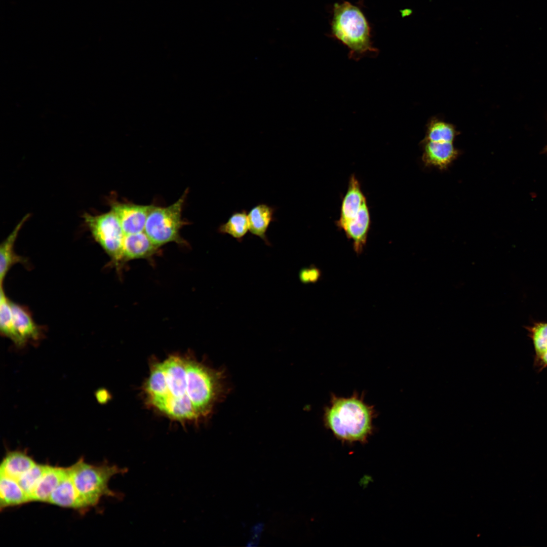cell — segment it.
<instances>
[{
    "label": "cell",
    "mask_w": 547,
    "mask_h": 547,
    "mask_svg": "<svg viewBox=\"0 0 547 547\" xmlns=\"http://www.w3.org/2000/svg\"><path fill=\"white\" fill-rule=\"evenodd\" d=\"M224 390L222 372L179 355L153 364L143 386L148 405L180 422L207 417Z\"/></svg>",
    "instance_id": "1"
},
{
    "label": "cell",
    "mask_w": 547,
    "mask_h": 547,
    "mask_svg": "<svg viewBox=\"0 0 547 547\" xmlns=\"http://www.w3.org/2000/svg\"><path fill=\"white\" fill-rule=\"evenodd\" d=\"M373 406L358 393L347 398L332 395L324 411L325 426L342 442L365 443L373 431Z\"/></svg>",
    "instance_id": "2"
},
{
    "label": "cell",
    "mask_w": 547,
    "mask_h": 547,
    "mask_svg": "<svg viewBox=\"0 0 547 547\" xmlns=\"http://www.w3.org/2000/svg\"><path fill=\"white\" fill-rule=\"evenodd\" d=\"M331 36L349 49V57L357 59L376 52L371 41V28L360 8L348 2L334 5Z\"/></svg>",
    "instance_id": "3"
},
{
    "label": "cell",
    "mask_w": 547,
    "mask_h": 547,
    "mask_svg": "<svg viewBox=\"0 0 547 547\" xmlns=\"http://www.w3.org/2000/svg\"><path fill=\"white\" fill-rule=\"evenodd\" d=\"M67 468L79 494L81 510L96 505L104 496L123 498L122 493L109 488L108 482L114 475L127 473V468L109 465L106 462L99 465H92L83 458Z\"/></svg>",
    "instance_id": "4"
},
{
    "label": "cell",
    "mask_w": 547,
    "mask_h": 547,
    "mask_svg": "<svg viewBox=\"0 0 547 547\" xmlns=\"http://www.w3.org/2000/svg\"><path fill=\"white\" fill-rule=\"evenodd\" d=\"M336 224L352 241L356 253H361L367 243L371 217L366 198L354 174L349 177Z\"/></svg>",
    "instance_id": "5"
},
{
    "label": "cell",
    "mask_w": 547,
    "mask_h": 547,
    "mask_svg": "<svg viewBox=\"0 0 547 547\" xmlns=\"http://www.w3.org/2000/svg\"><path fill=\"white\" fill-rule=\"evenodd\" d=\"M186 194L185 191L179 199L167 207L152 205L144 231L159 248L171 242L184 243L180 231L186 224L182 212Z\"/></svg>",
    "instance_id": "6"
},
{
    "label": "cell",
    "mask_w": 547,
    "mask_h": 547,
    "mask_svg": "<svg viewBox=\"0 0 547 547\" xmlns=\"http://www.w3.org/2000/svg\"><path fill=\"white\" fill-rule=\"evenodd\" d=\"M84 222L94 239L118 266L122 263L123 244L125 233L114 213L111 210L104 213L92 215L85 213Z\"/></svg>",
    "instance_id": "7"
},
{
    "label": "cell",
    "mask_w": 547,
    "mask_h": 547,
    "mask_svg": "<svg viewBox=\"0 0 547 547\" xmlns=\"http://www.w3.org/2000/svg\"><path fill=\"white\" fill-rule=\"evenodd\" d=\"M109 202L110 210L117 216L125 235L144 230L147 218L152 205L121 202L113 199Z\"/></svg>",
    "instance_id": "8"
},
{
    "label": "cell",
    "mask_w": 547,
    "mask_h": 547,
    "mask_svg": "<svg viewBox=\"0 0 547 547\" xmlns=\"http://www.w3.org/2000/svg\"><path fill=\"white\" fill-rule=\"evenodd\" d=\"M422 161L426 166L446 169L459 154L453 142L422 141Z\"/></svg>",
    "instance_id": "9"
},
{
    "label": "cell",
    "mask_w": 547,
    "mask_h": 547,
    "mask_svg": "<svg viewBox=\"0 0 547 547\" xmlns=\"http://www.w3.org/2000/svg\"><path fill=\"white\" fill-rule=\"evenodd\" d=\"M159 248L144 231L125 235L123 244L122 263L133 259L150 258Z\"/></svg>",
    "instance_id": "10"
},
{
    "label": "cell",
    "mask_w": 547,
    "mask_h": 547,
    "mask_svg": "<svg viewBox=\"0 0 547 547\" xmlns=\"http://www.w3.org/2000/svg\"><path fill=\"white\" fill-rule=\"evenodd\" d=\"M276 208L265 203H259L254 206L248 212L249 231L263 240L269 246L271 244L266 236V232L272 222L275 221L274 216Z\"/></svg>",
    "instance_id": "11"
},
{
    "label": "cell",
    "mask_w": 547,
    "mask_h": 547,
    "mask_svg": "<svg viewBox=\"0 0 547 547\" xmlns=\"http://www.w3.org/2000/svg\"><path fill=\"white\" fill-rule=\"evenodd\" d=\"M11 306L16 329L25 344L40 340L43 337L42 329L35 323L28 309L11 301Z\"/></svg>",
    "instance_id": "12"
},
{
    "label": "cell",
    "mask_w": 547,
    "mask_h": 547,
    "mask_svg": "<svg viewBox=\"0 0 547 547\" xmlns=\"http://www.w3.org/2000/svg\"><path fill=\"white\" fill-rule=\"evenodd\" d=\"M30 216L26 214L17 223L12 231L2 243L0 246V281L3 285L5 278L12 266L17 263H25V259L17 255L14 250V245L18 233L23 225Z\"/></svg>",
    "instance_id": "13"
},
{
    "label": "cell",
    "mask_w": 547,
    "mask_h": 547,
    "mask_svg": "<svg viewBox=\"0 0 547 547\" xmlns=\"http://www.w3.org/2000/svg\"><path fill=\"white\" fill-rule=\"evenodd\" d=\"M66 471V468L47 465L31 495V501L48 503L51 493L62 480Z\"/></svg>",
    "instance_id": "14"
},
{
    "label": "cell",
    "mask_w": 547,
    "mask_h": 547,
    "mask_svg": "<svg viewBox=\"0 0 547 547\" xmlns=\"http://www.w3.org/2000/svg\"><path fill=\"white\" fill-rule=\"evenodd\" d=\"M66 469L64 477L51 493L48 503L63 507L81 510L77 491L68 468Z\"/></svg>",
    "instance_id": "15"
},
{
    "label": "cell",
    "mask_w": 547,
    "mask_h": 547,
    "mask_svg": "<svg viewBox=\"0 0 547 547\" xmlns=\"http://www.w3.org/2000/svg\"><path fill=\"white\" fill-rule=\"evenodd\" d=\"M36 463L24 451L8 452L0 466V475L16 481Z\"/></svg>",
    "instance_id": "16"
},
{
    "label": "cell",
    "mask_w": 547,
    "mask_h": 547,
    "mask_svg": "<svg viewBox=\"0 0 547 547\" xmlns=\"http://www.w3.org/2000/svg\"><path fill=\"white\" fill-rule=\"evenodd\" d=\"M31 499L17 481L0 475V507L1 510L10 506L19 505Z\"/></svg>",
    "instance_id": "17"
},
{
    "label": "cell",
    "mask_w": 547,
    "mask_h": 547,
    "mask_svg": "<svg viewBox=\"0 0 547 547\" xmlns=\"http://www.w3.org/2000/svg\"><path fill=\"white\" fill-rule=\"evenodd\" d=\"M534 350V365L539 370L547 367V322H537L528 327Z\"/></svg>",
    "instance_id": "18"
},
{
    "label": "cell",
    "mask_w": 547,
    "mask_h": 547,
    "mask_svg": "<svg viewBox=\"0 0 547 547\" xmlns=\"http://www.w3.org/2000/svg\"><path fill=\"white\" fill-rule=\"evenodd\" d=\"M0 330L3 336L9 338L17 346L25 345L16 329L11 301L7 298L3 285H1L0 291Z\"/></svg>",
    "instance_id": "19"
},
{
    "label": "cell",
    "mask_w": 547,
    "mask_h": 547,
    "mask_svg": "<svg viewBox=\"0 0 547 547\" xmlns=\"http://www.w3.org/2000/svg\"><path fill=\"white\" fill-rule=\"evenodd\" d=\"M217 231L223 235H228L238 242H242L249 231L248 213L243 209L233 212L226 222L221 224Z\"/></svg>",
    "instance_id": "20"
},
{
    "label": "cell",
    "mask_w": 547,
    "mask_h": 547,
    "mask_svg": "<svg viewBox=\"0 0 547 547\" xmlns=\"http://www.w3.org/2000/svg\"><path fill=\"white\" fill-rule=\"evenodd\" d=\"M458 133L452 124L433 119L427 125L425 136L423 141L453 142Z\"/></svg>",
    "instance_id": "21"
},
{
    "label": "cell",
    "mask_w": 547,
    "mask_h": 547,
    "mask_svg": "<svg viewBox=\"0 0 547 547\" xmlns=\"http://www.w3.org/2000/svg\"><path fill=\"white\" fill-rule=\"evenodd\" d=\"M46 466L47 465L36 463L24 473L17 481L23 490L29 496L31 501V495L43 476Z\"/></svg>",
    "instance_id": "22"
},
{
    "label": "cell",
    "mask_w": 547,
    "mask_h": 547,
    "mask_svg": "<svg viewBox=\"0 0 547 547\" xmlns=\"http://www.w3.org/2000/svg\"><path fill=\"white\" fill-rule=\"evenodd\" d=\"M320 277V270L313 266L303 268L299 273V280L303 284L315 283L319 280Z\"/></svg>",
    "instance_id": "23"
},
{
    "label": "cell",
    "mask_w": 547,
    "mask_h": 547,
    "mask_svg": "<svg viewBox=\"0 0 547 547\" xmlns=\"http://www.w3.org/2000/svg\"><path fill=\"white\" fill-rule=\"evenodd\" d=\"M95 397L100 403H106L109 398V395L106 389L100 388L95 392Z\"/></svg>",
    "instance_id": "24"
}]
</instances>
